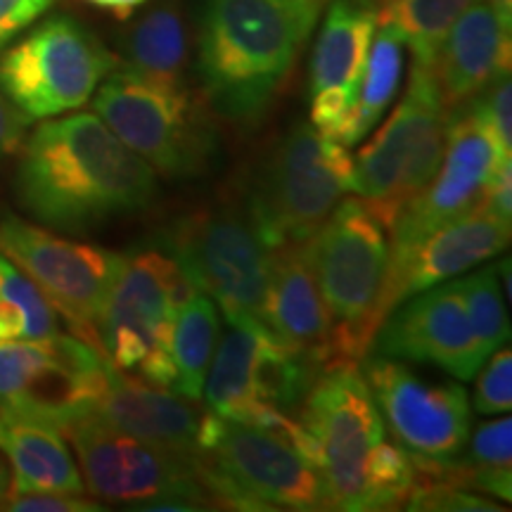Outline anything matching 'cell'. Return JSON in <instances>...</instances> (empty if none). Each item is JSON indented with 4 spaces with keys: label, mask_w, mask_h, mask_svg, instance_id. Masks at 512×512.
<instances>
[{
    "label": "cell",
    "mask_w": 512,
    "mask_h": 512,
    "mask_svg": "<svg viewBox=\"0 0 512 512\" xmlns=\"http://www.w3.org/2000/svg\"><path fill=\"white\" fill-rule=\"evenodd\" d=\"M93 496L145 510H197L211 501L197 458L147 444L86 413L67 427Z\"/></svg>",
    "instance_id": "9c48e42d"
},
{
    "label": "cell",
    "mask_w": 512,
    "mask_h": 512,
    "mask_svg": "<svg viewBox=\"0 0 512 512\" xmlns=\"http://www.w3.org/2000/svg\"><path fill=\"white\" fill-rule=\"evenodd\" d=\"M0 299L22 311L27 320V339H46L60 332V320L53 304L43 297L34 280L3 252H0Z\"/></svg>",
    "instance_id": "4dcf8cb0"
},
{
    "label": "cell",
    "mask_w": 512,
    "mask_h": 512,
    "mask_svg": "<svg viewBox=\"0 0 512 512\" xmlns=\"http://www.w3.org/2000/svg\"><path fill=\"white\" fill-rule=\"evenodd\" d=\"M159 245L174 256L197 292L219 304L228 323L261 320L271 249L256 235L252 221L230 209L197 211L171 223Z\"/></svg>",
    "instance_id": "4fadbf2b"
},
{
    "label": "cell",
    "mask_w": 512,
    "mask_h": 512,
    "mask_svg": "<svg viewBox=\"0 0 512 512\" xmlns=\"http://www.w3.org/2000/svg\"><path fill=\"white\" fill-rule=\"evenodd\" d=\"M31 119L0 93V164L22 147Z\"/></svg>",
    "instance_id": "8d00e7d4"
},
{
    "label": "cell",
    "mask_w": 512,
    "mask_h": 512,
    "mask_svg": "<svg viewBox=\"0 0 512 512\" xmlns=\"http://www.w3.org/2000/svg\"><path fill=\"white\" fill-rule=\"evenodd\" d=\"M368 351L434 366L460 382L477 377L486 361L472 335L463 299L448 280L394 306L375 330Z\"/></svg>",
    "instance_id": "ac0fdd59"
},
{
    "label": "cell",
    "mask_w": 512,
    "mask_h": 512,
    "mask_svg": "<svg viewBox=\"0 0 512 512\" xmlns=\"http://www.w3.org/2000/svg\"><path fill=\"white\" fill-rule=\"evenodd\" d=\"M384 427H389L415 467L444 465L463 456L472 413L456 380H425L399 361L373 354L361 366Z\"/></svg>",
    "instance_id": "9a60e30c"
},
{
    "label": "cell",
    "mask_w": 512,
    "mask_h": 512,
    "mask_svg": "<svg viewBox=\"0 0 512 512\" xmlns=\"http://www.w3.org/2000/svg\"><path fill=\"white\" fill-rule=\"evenodd\" d=\"M88 3L117 12V15H126V12H131L133 8H138V5L147 3V0H88Z\"/></svg>",
    "instance_id": "74e56055"
},
{
    "label": "cell",
    "mask_w": 512,
    "mask_h": 512,
    "mask_svg": "<svg viewBox=\"0 0 512 512\" xmlns=\"http://www.w3.org/2000/svg\"><path fill=\"white\" fill-rule=\"evenodd\" d=\"M107 356L81 337L0 342V413L53 425L62 434L93 411L107 384Z\"/></svg>",
    "instance_id": "7c38bea8"
},
{
    "label": "cell",
    "mask_w": 512,
    "mask_h": 512,
    "mask_svg": "<svg viewBox=\"0 0 512 512\" xmlns=\"http://www.w3.org/2000/svg\"><path fill=\"white\" fill-rule=\"evenodd\" d=\"M318 3H323V5H325V3H328V0H318Z\"/></svg>",
    "instance_id": "60d3db41"
},
{
    "label": "cell",
    "mask_w": 512,
    "mask_h": 512,
    "mask_svg": "<svg viewBox=\"0 0 512 512\" xmlns=\"http://www.w3.org/2000/svg\"><path fill=\"white\" fill-rule=\"evenodd\" d=\"M15 190L41 226L79 235L150 207L157 171L98 114L76 112L43 119L24 140Z\"/></svg>",
    "instance_id": "6da1fadb"
},
{
    "label": "cell",
    "mask_w": 512,
    "mask_h": 512,
    "mask_svg": "<svg viewBox=\"0 0 512 512\" xmlns=\"http://www.w3.org/2000/svg\"><path fill=\"white\" fill-rule=\"evenodd\" d=\"M486 363V361H484ZM482 375L475 389V411L482 415H503L512 408V354L505 347L489 356L479 368Z\"/></svg>",
    "instance_id": "d6a6232c"
},
{
    "label": "cell",
    "mask_w": 512,
    "mask_h": 512,
    "mask_svg": "<svg viewBox=\"0 0 512 512\" xmlns=\"http://www.w3.org/2000/svg\"><path fill=\"white\" fill-rule=\"evenodd\" d=\"M93 415L119 432L178 453H197L204 413L190 399L169 392V387L147 384L121 373L110 363L107 384L93 406Z\"/></svg>",
    "instance_id": "ffe728a7"
},
{
    "label": "cell",
    "mask_w": 512,
    "mask_h": 512,
    "mask_svg": "<svg viewBox=\"0 0 512 512\" xmlns=\"http://www.w3.org/2000/svg\"><path fill=\"white\" fill-rule=\"evenodd\" d=\"M95 114L112 133L166 178H195L216 157V133L188 93L155 86L119 69L93 93Z\"/></svg>",
    "instance_id": "ba28073f"
},
{
    "label": "cell",
    "mask_w": 512,
    "mask_h": 512,
    "mask_svg": "<svg viewBox=\"0 0 512 512\" xmlns=\"http://www.w3.org/2000/svg\"><path fill=\"white\" fill-rule=\"evenodd\" d=\"M0 451L12 465L10 494L57 491L83 494L86 484L62 432L53 425L0 413Z\"/></svg>",
    "instance_id": "603a6c76"
},
{
    "label": "cell",
    "mask_w": 512,
    "mask_h": 512,
    "mask_svg": "<svg viewBox=\"0 0 512 512\" xmlns=\"http://www.w3.org/2000/svg\"><path fill=\"white\" fill-rule=\"evenodd\" d=\"M475 0H380L377 27L392 29L413 50V64L434 69L453 22Z\"/></svg>",
    "instance_id": "f1b7e54d"
},
{
    "label": "cell",
    "mask_w": 512,
    "mask_h": 512,
    "mask_svg": "<svg viewBox=\"0 0 512 512\" xmlns=\"http://www.w3.org/2000/svg\"><path fill=\"white\" fill-rule=\"evenodd\" d=\"M510 245V221H503L494 211L479 202L460 219L434 230L430 238L399 256H389L387 271L368 316V339L394 306L422 290L465 275L472 268L494 259Z\"/></svg>",
    "instance_id": "e0dca14e"
},
{
    "label": "cell",
    "mask_w": 512,
    "mask_h": 512,
    "mask_svg": "<svg viewBox=\"0 0 512 512\" xmlns=\"http://www.w3.org/2000/svg\"><path fill=\"white\" fill-rule=\"evenodd\" d=\"M453 287L463 299L472 335H475L479 351L489 358L496 349L508 344L510 320L503 302L501 275L498 266L479 268L467 278L453 280Z\"/></svg>",
    "instance_id": "f546056e"
},
{
    "label": "cell",
    "mask_w": 512,
    "mask_h": 512,
    "mask_svg": "<svg viewBox=\"0 0 512 512\" xmlns=\"http://www.w3.org/2000/svg\"><path fill=\"white\" fill-rule=\"evenodd\" d=\"M124 69L169 91H185V29L174 5H157L126 31Z\"/></svg>",
    "instance_id": "d4e9b609"
},
{
    "label": "cell",
    "mask_w": 512,
    "mask_h": 512,
    "mask_svg": "<svg viewBox=\"0 0 512 512\" xmlns=\"http://www.w3.org/2000/svg\"><path fill=\"white\" fill-rule=\"evenodd\" d=\"M380 17V0H332L311 57V95L347 91L356 95Z\"/></svg>",
    "instance_id": "7402d4cb"
},
{
    "label": "cell",
    "mask_w": 512,
    "mask_h": 512,
    "mask_svg": "<svg viewBox=\"0 0 512 512\" xmlns=\"http://www.w3.org/2000/svg\"><path fill=\"white\" fill-rule=\"evenodd\" d=\"M219 306L207 294L195 292L178 311L171 332V358H174V389L190 401H200L204 382L219 342Z\"/></svg>",
    "instance_id": "83f0119b"
},
{
    "label": "cell",
    "mask_w": 512,
    "mask_h": 512,
    "mask_svg": "<svg viewBox=\"0 0 512 512\" xmlns=\"http://www.w3.org/2000/svg\"><path fill=\"white\" fill-rule=\"evenodd\" d=\"M197 467L211 501L240 510H332L323 477L285 434L207 413Z\"/></svg>",
    "instance_id": "3957f363"
},
{
    "label": "cell",
    "mask_w": 512,
    "mask_h": 512,
    "mask_svg": "<svg viewBox=\"0 0 512 512\" xmlns=\"http://www.w3.org/2000/svg\"><path fill=\"white\" fill-rule=\"evenodd\" d=\"M510 29L512 22L486 0H475L453 22L434 62L446 110L465 105L491 81L510 72Z\"/></svg>",
    "instance_id": "44dd1931"
},
{
    "label": "cell",
    "mask_w": 512,
    "mask_h": 512,
    "mask_svg": "<svg viewBox=\"0 0 512 512\" xmlns=\"http://www.w3.org/2000/svg\"><path fill=\"white\" fill-rule=\"evenodd\" d=\"M408 510H465V512H498L501 505H494L484 498L465 494L451 484H427L415 486L413 494L406 501Z\"/></svg>",
    "instance_id": "836d02e7"
},
{
    "label": "cell",
    "mask_w": 512,
    "mask_h": 512,
    "mask_svg": "<svg viewBox=\"0 0 512 512\" xmlns=\"http://www.w3.org/2000/svg\"><path fill=\"white\" fill-rule=\"evenodd\" d=\"M261 323L290 349L320 363L335 361V323L320 297L306 242L271 249Z\"/></svg>",
    "instance_id": "d6986e66"
},
{
    "label": "cell",
    "mask_w": 512,
    "mask_h": 512,
    "mask_svg": "<svg viewBox=\"0 0 512 512\" xmlns=\"http://www.w3.org/2000/svg\"><path fill=\"white\" fill-rule=\"evenodd\" d=\"M114 67L95 34L57 15L0 55V93L31 121L53 119L86 105Z\"/></svg>",
    "instance_id": "8fae6325"
},
{
    "label": "cell",
    "mask_w": 512,
    "mask_h": 512,
    "mask_svg": "<svg viewBox=\"0 0 512 512\" xmlns=\"http://www.w3.org/2000/svg\"><path fill=\"white\" fill-rule=\"evenodd\" d=\"M195 292L174 256L155 249L124 254L98 318L100 351L114 368L171 389V332Z\"/></svg>",
    "instance_id": "277c9868"
},
{
    "label": "cell",
    "mask_w": 512,
    "mask_h": 512,
    "mask_svg": "<svg viewBox=\"0 0 512 512\" xmlns=\"http://www.w3.org/2000/svg\"><path fill=\"white\" fill-rule=\"evenodd\" d=\"M448 110L434 69L413 64L411 83L377 136L354 162L351 190L392 230L403 209L437 174L446 150Z\"/></svg>",
    "instance_id": "8992f818"
},
{
    "label": "cell",
    "mask_w": 512,
    "mask_h": 512,
    "mask_svg": "<svg viewBox=\"0 0 512 512\" xmlns=\"http://www.w3.org/2000/svg\"><path fill=\"white\" fill-rule=\"evenodd\" d=\"M268 328L256 318L230 320L219 351H214L202 396L211 413L245 425L268 427L254 399V363Z\"/></svg>",
    "instance_id": "cb8c5ba5"
},
{
    "label": "cell",
    "mask_w": 512,
    "mask_h": 512,
    "mask_svg": "<svg viewBox=\"0 0 512 512\" xmlns=\"http://www.w3.org/2000/svg\"><path fill=\"white\" fill-rule=\"evenodd\" d=\"M479 124L494 140L501 159H512V83L510 72L501 74L489 86L482 88L475 98L465 102Z\"/></svg>",
    "instance_id": "1f68e13d"
},
{
    "label": "cell",
    "mask_w": 512,
    "mask_h": 512,
    "mask_svg": "<svg viewBox=\"0 0 512 512\" xmlns=\"http://www.w3.org/2000/svg\"><path fill=\"white\" fill-rule=\"evenodd\" d=\"M53 5L55 0H0V48L38 22Z\"/></svg>",
    "instance_id": "d590c367"
},
{
    "label": "cell",
    "mask_w": 512,
    "mask_h": 512,
    "mask_svg": "<svg viewBox=\"0 0 512 512\" xmlns=\"http://www.w3.org/2000/svg\"><path fill=\"white\" fill-rule=\"evenodd\" d=\"M349 147L313 124L294 126L273 147L254 181L249 221L268 249L311 240L351 190Z\"/></svg>",
    "instance_id": "5b68a950"
},
{
    "label": "cell",
    "mask_w": 512,
    "mask_h": 512,
    "mask_svg": "<svg viewBox=\"0 0 512 512\" xmlns=\"http://www.w3.org/2000/svg\"><path fill=\"white\" fill-rule=\"evenodd\" d=\"M3 510L15 512H98L100 503L88 501L83 494H57V491H27L5 494Z\"/></svg>",
    "instance_id": "e575fe53"
},
{
    "label": "cell",
    "mask_w": 512,
    "mask_h": 512,
    "mask_svg": "<svg viewBox=\"0 0 512 512\" xmlns=\"http://www.w3.org/2000/svg\"><path fill=\"white\" fill-rule=\"evenodd\" d=\"M302 453L316 465L332 510L366 512L370 458L384 441V420L356 361L325 363L302 403Z\"/></svg>",
    "instance_id": "52a82bcc"
},
{
    "label": "cell",
    "mask_w": 512,
    "mask_h": 512,
    "mask_svg": "<svg viewBox=\"0 0 512 512\" xmlns=\"http://www.w3.org/2000/svg\"><path fill=\"white\" fill-rule=\"evenodd\" d=\"M313 275L335 323L332 356L363 358L370 349L368 316L389 261L384 228L361 200L342 202L306 240Z\"/></svg>",
    "instance_id": "30bf717a"
},
{
    "label": "cell",
    "mask_w": 512,
    "mask_h": 512,
    "mask_svg": "<svg viewBox=\"0 0 512 512\" xmlns=\"http://www.w3.org/2000/svg\"><path fill=\"white\" fill-rule=\"evenodd\" d=\"M0 252L34 280L76 337L100 351L98 318L124 254L57 238L15 214L0 216Z\"/></svg>",
    "instance_id": "5bb4252c"
},
{
    "label": "cell",
    "mask_w": 512,
    "mask_h": 512,
    "mask_svg": "<svg viewBox=\"0 0 512 512\" xmlns=\"http://www.w3.org/2000/svg\"><path fill=\"white\" fill-rule=\"evenodd\" d=\"M486 3H491V8H494L498 15L512 22V0H486Z\"/></svg>",
    "instance_id": "f35d334b"
},
{
    "label": "cell",
    "mask_w": 512,
    "mask_h": 512,
    "mask_svg": "<svg viewBox=\"0 0 512 512\" xmlns=\"http://www.w3.org/2000/svg\"><path fill=\"white\" fill-rule=\"evenodd\" d=\"M503 162L508 159L498 157L494 140L470 107L460 105L448 110L444 159L432 181L401 211L389 230V256L408 252L418 242L430 238L434 230L475 209L482 202L498 164Z\"/></svg>",
    "instance_id": "2e32d148"
},
{
    "label": "cell",
    "mask_w": 512,
    "mask_h": 512,
    "mask_svg": "<svg viewBox=\"0 0 512 512\" xmlns=\"http://www.w3.org/2000/svg\"><path fill=\"white\" fill-rule=\"evenodd\" d=\"M318 0H204L197 69L223 119L256 124L316 27Z\"/></svg>",
    "instance_id": "7a4b0ae2"
},
{
    "label": "cell",
    "mask_w": 512,
    "mask_h": 512,
    "mask_svg": "<svg viewBox=\"0 0 512 512\" xmlns=\"http://www.w3.org/2000/svg\"><path fill=\"white\" fill-rule=\"evenodd\" d=\"M363 72L358 76L354 105L337 143L354 147L373 131L392 105L403 76V43L392 29L377 27Z\"/></svg>",
    "instance_id": "4316f807"
},
{
    "label": "cell",
    "mask_w": 512,
    "mask_h": 512,
    "mask_svg": "<svg viewBox=\"0 0 512 512\" xmlns=\"http://www.w3.org/2000/svg\"><path fill=\"white\" fill-rule=\"evenodd\" d=\"M512 420L505 418L482 422L472 434L470 451L465 458H453L444 465L415 467L418 472L432 475L434 482L451 486H475L489 491L501 501H512Z\"/></svg>",
    "instance_id": "484cf974"
},
{
    "label": "cell",
    "mask_w": 512,
    "mask_h": 512,
    "mask_svg": "<svg viewBox=\"0 0 512 512\" xmlns=\"http://www.w3.org/2000/svg\"><path fill=\"white\" fill-rule=\"evenodd\" d=\"M5 494H8V475H5V470L0 467V501H3Z\"/></svg>",
    "instance_id": "ab89813d"
}]
</instances>
